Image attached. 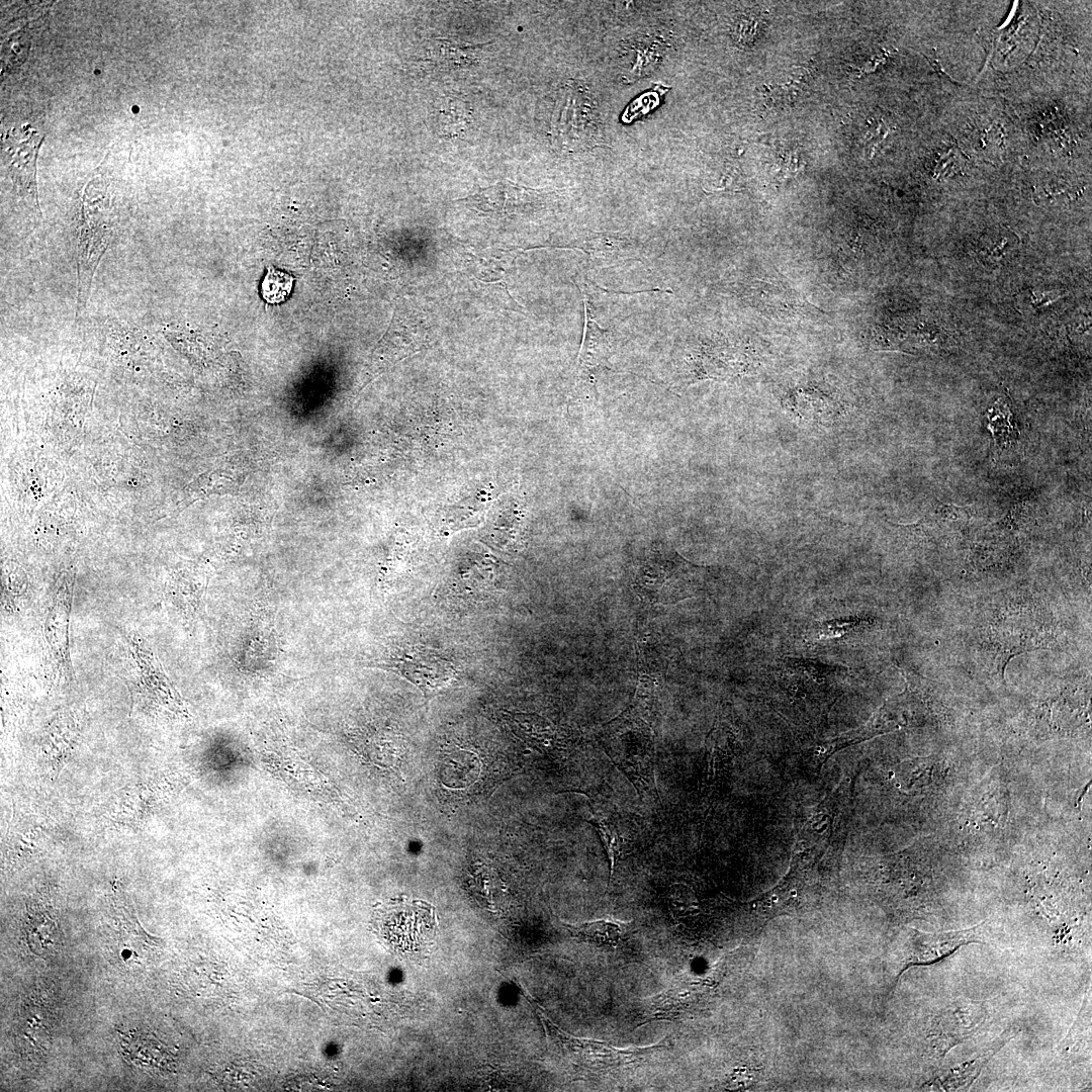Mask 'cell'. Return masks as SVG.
Masks as SVG:
<instances>
[{
    "label": "cell",
    "mask_w": 1092,
    "mask_h": 1092,
    "mask_svg": "<svg viewBox=\"0 0 1092 1092\" xmlns=\"http://www.w3.org/2000/svg\"><path fill=\"white\" fill-rule=\"evenodd\" d=\"M550 1043L573 1067L583 1072H619L643 1063L663 1048L665 1040L645 1046L618 1048L607 1041L573 1036L563 1032L542 1016Z\"/></svg>",
    "instance_id": "1"
},
{
    "label": "cell",
    "mask_w": 1092,
    "mask_h": 1092,
    "mask_svg": "<svg viewBox=\"0 0 1092 1092\" xmlns=\"http://www.w3.org/2000/svg\"><path fill=\"white\" fill-rule=\"evenodd\" d=\"M604 749L638 794L658 798L654 743L642 721L634 722L629 718L617 721L605 735Z\"/></svg>",
    "instance_id": "2"
},
{
    "label": "cell",
    "mask_w": 1092,
    "mask_h": 1092,
    "mask_svg": "<svg viewBox=\"0 0 1092 1092\" xmlns=\"http://www.w3.org/2000/svg\"><path fill=\"white\" fill-rule=\"evenodd\" d=\"M373 925L389 947L402 953H413L433 939L437 920L435 909L430 904L400 900L377 909Z\"/></svg>",
    "instance_id": "3"
},
{
    "label": "cell",
    "mask_w": 1092,
    "mask_h": 1092,
    "mask_svg": "<svg viewBox=\"0 0 1092 1092\" xmlns=\"http://www.w3.org/2000/svg\"><path fill=\"white\" fill-rule=\"evenodd\" d=\"M985 922L962 930L924 932L910 928L905 932L896 953L897 978L909 967L935 964L962 946L985 943Z\"/></svg>",
    "instance_id": "4"
},
{
    "label": "cell",
    "mask_w": 1092,
    "mask_h": 1092,
    "mask_svg": "<svg viewBox=\"0 0 1092 1092\" xmlns=\"http://www.w3.org/2000/svg\"><path fill=\"white\" fill-rule=\"evenodd\" d=\"M987 1018L986 1001L961 998L949 1002L929 1023L926 1037L932 1056L944 1058L952 1048L976 1035Z\"/></svg>",
    "instance_id": "5"
},
{
    "label": "cell",
    "mask_w": 1092,
    "mask_h": 1092,
    "mask_svg": "<svg viewBox=\"0 0 1092 1092\" xmlns=\"http://www.w3.org/2000/svg\"><path fill=\"white\" fill-rule=\"evenodd\" d=\"M368 666L397 673L425 693L443 687L455 673L449 660L436 650L423 646H411L383 660L370 662Z\"/></svg>",
    "instance_id": "6"
},
{
    "label": "cell",
    "mask_w": 1092,
    "mask_h": 1092,
    "mask_svg": "<svg viewBox=\"0 0 1092 1092\" xmlns=\"http://www.w3.org/2000/svg\"><path fill=\"white\" fill-rule=\"evenodd\" d=\"M559 109L557 129L572 147H593L600 139L599 114L592 94L581 84L569 86Z\"/></svg>",
    "instance_id": "7"
},
{
    "label": "cell",
    "mask_w": 1092,
    "mask_h": 1092,
    "mask_svg": "<svg viewBox=\"0 0 1092 1092\" xmlns=\"http://www.w3.org/2000/svg\"><path fill=\"white\" fill-rule=\"evenodd\" d=\"M74 576L66 575L59 584L47 614L43 634L51 653L62 673L71 675L69 629L74 592Z\"/></svg>",
    "instance_id": "8"
},
{
    "label": "cell",
    "mask_w": 1092,
    "mask_h": 1092,
    "mask_svg": "<svg viewBox=\"0 0 1092 1092\" xmlns=\"http://www.w3.org/2000/svg\"><path fill=\"white\" fill-rule=\"evenodd\" d=\"M126 639L139 677L149 693L172 709L181 708L179 695L149 644L135 633H129Z\"/></svg>",
    "instance_id": "9"
},
{
    "label": "cell",
    "mask_w": 1092,
    "mask_h": 1092,
    "mask_svg": "<svg viewBox=\"0 0 1092 1092\" xmlns=\"http://www.w3.org/2000/svg\"><path fill=\"white\" fill-rule=\"evenodd\" d=\"M696 1007V990L672 986L640 1001L635 1012L637 1027L654 1021H675L688 1018Z\"/></svg>",
    "instance_id": "10"
},
{
    "label": "cell",
    "mask_w": 1092,
    "mask_h": 1092,
    "mask_svg": "<svg viewBox=\"0 0 1092 1092\" xmlns=\"http://www.w3.org/2000/svg\"><path fill=\"white\" fill-rule=\"evenodd\" d=\"M542 197L537 190L512 182L497 183L484 188L465 201L475 210L485 213L512 214L534 206Z\"/></svg>",
    "instance_id": "11"
},
{
    "label": "cell",
    "mask_w": 1092,
    "mask_h": 1092,
    "mask_svg": "<svg viewBox=\"0 0 1092 1092\" xmlns=\"http://www.w3.org/2000/svg\"><path fill=\"white\" fill-rule=\"evenodd\" d=\"M592 816L589 823L594 826L600 837L601 843L609 861L611 884L616 867L622 856L629 851L632 845L631 831L626 827L621 816L617 813L597 809L590 806Z\"/></svg>",
    "instance_id": "12"
},
{
    "label": "cell",
    "mask_w": 1092,
    "mask_h": 1092,
    "mask_svg": "<svg viewBox=\"0 0 1092 1092\" xmlns=\"http://www.w3.org/2000/svg\"><path fill=\"white\" fill-rule=\"evenodd\" d=\"M1013 1038L1009 1031L998 1036L989 1046L957 1066L933 1078L927 1085H932L943 1091L968 1090L981 1075L987 1063Z\"/></svg>",
    "instance_id": "13"
},
{
    "label": "cell",
    "mask_w": 1092,
    "mask_h": 1092,
    "mask_svg": "<svg viewBox=\"0 0 1092 1092\" xmlns=\"http://www.w3.org/2000/svg\"><path fill=\"white\" fill-rule=\"evenodd\" d=\"M973 510L970 507H959L948 504H940L929 511L923 519L911 525H897L903 532L912 536L931 537L957 533L967 527L971 521Z\"/></svg>",
    "instance_id": "14"
},
{
    "label": "cell",
    "mask_w": 1092,
    "mask_h": 1092,
    "mask_svg": "<svg viewBox=\"0 0 1092 1092\" xmlns=\"http://www.w3.org/2000/svg\"><path fill=\"white\" fill-rule=\"evenodd\" d=\"M575 248L607 264L641 260L643 248L636 239L615 233L590 235Z\"/></svg>",
    "instance_id": "15"
},
{
    "label": "cell",
    "mask_w": 1092,
    "mask_h": 1092,
    "mask_svg": "<svg viewBox=\"0 0 1092 1092\" xmlns=\"http://www.w3.org/2000/svg\"><path fill=\"white\" fill-rule=\"evenodd\" d=\"M575 939L603 948H615L627 937L629 925L623 921L597 919L581 923H562Z\"/></svg>",
    "instance_id": "16"
},
{
    "label": "cell",
    "mask_w": 1092,
    "mask_h": 1092,
    "mask_svg": "<svg viewBox=\"0 0 1092 1092\" xmlns=\"http://www.w3.org/2000/svg\"><path fill=\"white\" fill-rule=\"evenodd\" d=\"M439 131L446 138H456L465 133L472 119L470 104L461 97H446L437 113Z\"/></svg>",
    "instance_id": "17"
},
{
    "label": "cell",
    "mask_w": 1092,
    "mask_h": 1092,
    "mask_svg": "<svg viewBox=\"0 0 1092 1092\" xmlns=\"http://www.w3.org/2000/svg\"><path fill=\"white\" fill-rule=\"evenodd\" d=\"M611 330L602 329L585 311L584 337L580 353V366L600 365L608 359L613 343Z\"/></svg>",
    "instance_id": "18"
},
{
    "label": "cell",
    "mask_w": 1092,
    "mask_h": 1092,
    "mask_svg": "<svg viewBox=\"0 0 1092 1092\" xmlns=\"http://www.w3.org/2000/svg\"><path fill=\"white\" fill-rule=\"evenodd\" d=\"M813 69L812 63H809L804 67L796 68L787 82L779 85H765L763 93L765 105L769 108H782L792 104L808 83Z\"/></svg>",
    "instance_id": "19"
},
{
    "label": "cell",
    "mask_w": 1092,
    "mask_h": 1092,
    "mask_svg": "<svg viewBox=\"0 0 1092 1092\" xmlns=\"http://www.w3.org/2000/svg\"><path fill=\"white\" fill-rule=\"evenodd\" d=\"M480 46L454 42L449 39H435L431 51L436 54L441 64L449 66L469 65L477 59Z\"/></svg>",
    "instance_id": "20"
},
{
    "label": "cell",
    "mask_w": 1092,
    "mask_h": 1092,
    "mask_svg": "<svg viewBox=\"0 0 1092 1092\" xmlns=\"http://www.w3.org/2000/svg\"><path fill=\"white\" fill-rule=\"evenodd\" d=\"M293 277L283 271L269 267L262 282V295L269 303H280L289 295Z\"/></svg>",
    "instance_id": "21"
},
{
    "label": "cell",
    "mask_w": 1092,
    "mask_h": 1092,
    "mask_svg": "<svg viewBox=\"0 0 1092 1092\" xmlns=\"http://www.w3.org/2000/svg\"><path fill=\"white\" fill-rule=\"evenodd\" d=\"M763 20L761 11L752 10L739 15L734 23V34L737 40L744 44L752 43L760 30Z\"/></svg>",
    "instance_id": "22"
}]
</instances>
